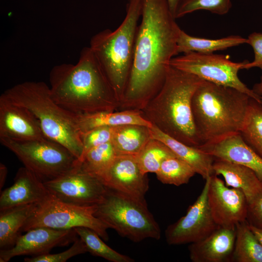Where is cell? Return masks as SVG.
I'll return each mask as SVG.
<instances>
[{"label": "cell", "mask_w": 262, "mask_h": 262, "mask_svg": "<svg viewBox=\"0 0 262 262\" xmlns=\"http://www.w3.org/2000/svg\"><path fill=\"white\" fill-rule=\"evenodd\" d=\"M132 66L119 110H142L165 81L171 59L178 54L180 29L167 0H142Z\"/></svg>", "instance_id": "1"}, {"label": "cell", "mask_w": 262, "mask_h": 262, "mask_svg": "<svg viewBox=\"0 0 262 262\" xmlns=\"http://www.w3.org/2000/svg\"><path fill=\"white\" fill-rule=\"evenodd\" d=\"M49 82L54 100L74 114L119 111V101L89 47L82 49L76 64L54 66Z\"/></svg>", "instance_id": "2"}, {"label": "cell", "mask_w": 262, "mask_h": 262, "mask_svg": "<svg viewBox=\"0 0 262 262\" xmlns=\"http://www.w3.org/2000/svg\"><path fill=\"white\" fill-rule=\"evenodd\" d=\"M203 81L170 66L162 87L141 110L143 117L169 136L187 145L199 147L191 103Z\"/></svg>", "instance_id": "3"}, {"label": "cell", "mask_w": 262, "mask_h": 262, "mask_svg": "<svg viewBox=\"0 0 262 262\" xmlns=\"http://www.w3.org/2000/svg\"><path fill=\"white\" fill-rule=\"evenodd\" d=\"M251 98L233 88L203 81L196 90L191 103L200 146L240 133Z\"/></svg>", "instance_id": "4"}, {"label": "cell", "mask_w": 262, "mask_h": 262, "mask_svg": "<svg viewBox=\"0 0 262 262\" xmlns=\"http://www.w3.org/2000/svg\"><path fill=\"white\" fill-rule=\"evenodd\" d=\"M0 97L28 109L39 122L47 138L63 145L78 161L80 159L83 147L77 115L54 100L46 83L28 81L18 83L7 89Z\"/></svg>", "instance_id": "5"}, {"label": "cell", "mask_w": 262, "mask_h": 262, "mask_svg": "<svg viewBox=\"0 0 262 262\" xmlns=\"http://www.w3.org/2000/svg\"><path fill=\"white\" fill-rule=\"evenodd\" d=\"M142 0H128L125 17L115 31L103 30L93 36L90 46L112 86L122 101L131 73Z\"/></svg>", "instance_id": "6"}, {"label": "cell", "mask_w": 262, "mask_h": 262, "mask_svg": "<svg viewBox=\"0 0 262 262\" xmlns=\"http://www.w3.org/2000/svg\"><path fill=\"white\" fill-rule=\"evenodd\" d=\"M95 215L109 228L133 242L161 237L159 226L145 199H136L107 187L103 199L96 204Z\"/></svg>", "instance_id": "7"}, {"label": "cell", "mask_w": 262, "mask_h": 262, "mask_svg": "<svg viewBox=\"0 0 262 262\" xmlns=\"http://www.w3.org/2000/svg\"><path fill=\"white\" fill-rule=\"evenodd\" d=\"M0 142L44 182L64 176L78 166V160L72 152L48 138L16 141L0 138Z\"/></svg>", "instance_id": "8"}, {"label": "cell", "mask_w": 262, "mask_h": 262, "mask_svg": "<svg viewBox=\"0 0 262 262\" xmlns=\"http://www.w3.org/2000/svg\"><path fill=\"white\" fill-rule=\"evenodd\" d=\"M96 204L79 205L63 201L52 194L36 204L31 215L21 230V232L38 228L47 227L56 229H70L86 227L96 232L104 241H108L107 230L110 229L97 217Z\"/></svg>", "instance_id": "9"}, {"label": "cell", "mask_w": 262, "mask_h": 262, "mask_svg": "<svg viewBox=\"0 0 262 262\" xmlns=\"http://www.w3.org/2000/svg\"><path fill=\"white\" fill-rule=\"evenodd\" d=\"M245 62H234L225 55L213 53L190 52L175 56L170 65L204 81L236 89L262 103V97L249 88L238 77Z\"/></svg>", "instance_id": "10"}, {"label": "cell", "mask_w": 262, "mask_h": 262, "mask_svg": "<svg viewBox=\"0 0 262 262\" xmlns=\"http://www.w3.org/2000/svg\"><path fill=\"white\" fill-rule=\"evenodd\" d=\"M210 177L205 180L202 192L189 207L186 214L166 229L165 237L169 245H179L199 241L218 227L213 218L208 203Z\"/></svg>", "instance_id": "11"}, {"label": "cell", "mask_w": 262, "mask_h": 262, "mask_svg": "<svg viewBox=\"0 0 262 262\" xmlns=\"http://www.w3.org/2000/svg\"><path fill=\"white\" fill-rule=\"evenodd\" d=\"M44 182L50 193L57 198L79 205L99 203L107 190L100 180L78 167L64 176Z\"/></svg>", "instance_id": "12"}, {"label": "cell", "mask_w": 262, "mask_h": 262, "mask_svg": "<svg viewBox=\"0 0 262 262\" xmlns=\"http://www.w3.org/2000/svg\"><path fill=\"white\" fill-rule=\"evenodd\" d=\"M208 203L218 227H235L246 220L248 203L243 192L229 188L214 174L210 177Z\"/></svg>", "instance_id": "13"}, {"label": "cell", "mask_w": 262, "mask_h": 262, "mask_svg": "<svg viewBox=\"0 0 262 262\" xmlns=\"http://www.w3.org/2000/svg\"><path fill=\"white\" fill-rule=\"evenodd\" d=\"M74 229H56L47 227L33 228L20 235L11 248L0 249V262H7L16 256H37L49 253L55 247L73 243L78 237Z\"/></svg>", "instance_id": "14"}, {"label": "cell", "mask_w": 262, "mask_h": 262, "mask_svg": "<svg viewBox=\"0 0 262 262\" xmlns=\"http://www.w3.org/2000/svg\"><path fill=\"white\" fill-rule=\"evenodd\" d=\"M102 182L111 189L140 200L145 199L149 188L147 174L141 172L132 155H117Z\"/></svg>", "instance_id": "15"}, {"label": "cell", "mask_w": 262, "mask_h": 262, "mask_svg": "<svg viewBox=\"0 0 262 262\" xmlns=\"http://www.w3.org/2000/svg\"><path fill=\"white\" fill-rule=\"evenodd\" d=\"M16 141L42 140L45 136L39 122L27 108L0 97V138Z\"/></svg>", "instance_id": "16"}, {"label": "cell", "mask_w": 262, "mask_h": 262, "mask_svg": "<svg viewBox=\"0 0 262 262\" xmlns=\"http://www.w3.org/2000/svg\"><path fill=\"white\" fill-rule=\"evenodd\" d=\"M50 194L43 181L26 167H22L18 169L13 184L1 192L0 211L38 204Z\"/></svg>", "instance_id": "17"}, {"label": "cell", "mask_w": 262, "mask_h": 262, "mask_svg": "<svg viewBox=\"0 0 262 262\" xmlns=\"http://www.w3.org/2000/svg\"><path fill=\"white\" fill-rule=\"evenodd\" d=\"M214 158L241 164L252 170L262 182V158L243 140L240 133L214 143L198 147Z\"/></svg>", "instance_id": "18"}, {"label": "cell", "mask_w": 262, "mask_h": 262, "mask_svg": "<svg viewBox=\"0 0 262 262\" xmlns=\"http://www.w3.org/2000/svg\"><path fill=\"white\" fill-rule=\"evenodd\" d=\"M235 240V227H218L204 239L190 244V260L193 262H231Z\"/></svg>", "instance_id": "19"}, {"label": "cell", "mask_w": 262, "mask_h": 262, "mask_svg": "<svg viewBox=\"0 0 262 262\" xmlns=\"http://www.w3.org/2000/svg\"><path fill=\"white\" fill-rule=\"evenodd\" d=\"M213 169L214 175H221L224 178L227 186L242 190L248 204L262 194V182L249 168L214 158Z\"/></svg>", "instance_id": "20"}, {"label": "cell", "mask_w": 262, "mask_h": 262, "mask_svg": "<svg viewBox=\"0 0 262 262\" xmlns=\"http://www.w3.org/2000/svg\"><path fill=\"white\" fill-rule=\"evenodd\" d=\"M150 129L153 138L166 144L177 157L191 165L203 179L206 180L214 174L213 157L197 147L187 145L169 136L153 125Z\"/></svg>", "instance_id": "21"}, {"label": "cell", "mask_w": 262, "mask_h": 262, "mask_svg": "<svg viewBox=\"0 0 262 262\" xmlns=\"http://www.w3.org/2000/svg\"><path fill=\"white\" fill-rule=\"evenodd\" d=\"M78 125L81 131L99 127H115L135 124L152 127V124L143 116L141 110H126L104 111L77 115Z\"/></svg>", "instance_id": "22"}, {"label": "cell", "mask_w": 262, "mask_h": 262, "mask_svg": "<svg viewBox=\"0 0 262 262\" xmlns=\"http://www.w3.org/2000/svg\"><path fill=\"white\" fill-rule=\"evenodd\" d=\"M151 127L135 124L113 127L111 142L116 155L136 156L152 138Z\"/></svg>", "instance_id": "23"}, {"label": "cell", "mask_w": 262, "mask_h": 262, "mask_svg": "<svg viewBox=\"0 0 262 262\" xmlns=\"http://www.w3.org/2000/svg\"><path fill=\"white\" fill-rule=\"evenodd\" d=\"M37 204L20 205L0 211V249L12 248Z\"/></svg>", "instance_id": "24"}, {"label": "cell", "mask_w": 262, "mask_h": 262, "mask_svg": "<svg viewBox=\"0 0 262 262\" xmlns=\"http://www.w3.org/2000/svg\"><path fill=\"white\" fill-rule=\"evenodd\" d=\"M246 43H247V38L239 35L208 39L191 36L180 29L177 41L178 53L190 52L212 53Z\"/></svg>", "instance_id": "25"}, {"label": "cell", "mask_w": 262, "mask_h": 262, "mask_svg": "<svg viewBox=\"0 0 262 262\" xmlns=\"http://www.w3.org/2000/svg\"><path fill=\"white\" fill-rule=\"evenodd\" d=\"M231 262H262V246L246 220L235 226V240Z\"/></svg>", "instance_id": "26"}, {"label": "cell", "mask_w": 262, "mask_h": 262, "mask_svg": "<svg viewBox=\"0 0 262 262\" xmlns=\"http://www.w3.org/2000/svg\"><path fill=\"white\" fill-rule=\"evenodd\" d=\"M116 156L110 142L89 150L78 161V167L102 181Z\"/></svg>", "instance_id": "27"}, {"label": "cell", "mask_w": 262, "mask_h": 262, "mask_svg": "<svg viewBox=\"0 0 262 262\" xmlns=\"http://www.w3.org/2000/svg\"><path fill=\"white\" fill-rule=\"evenodd\" d=\"M244 141L262 158V103L251 98L240 132Z\"/></svg>", "instance_id": "28"}, {"label": "cell", "mask_w": 262, "mask_h": 262, "mask_svg": "<svg viewBox=\"0 0 262 262\" xmlns=\"http://www.w3.org/2000/svg\"><path fill=\"white\" fill-rule=\"evenodd\" d=\"M196 173L191 165L174 155L166 158L155 174L162 183L179 186L187 183Z\"/></svg>", "instance_id": "29"}, {"label": "cell", "mask_w": 262, "mask_h": 262, "mask_svg": "<svg viewBox=\"0 0 262 262\" xmlns=\"http://www.w3.org/2000/svg\"><path fill=\"white\" fill-rule=\"evenodd\" d=\"M176 155L162 141L151 138L135 156L141 172L144 174L156 173L162 162L168 157Z\"/></svg>", "instance_id": "30"}, {"label": "cell", "mask_w": 262, "mask_h": 262, "mask_svg": "<svg viewBox=\"0 0 262 262\" xmlns=\"http://www.w3.org/2000/svg\"><path fill=\"white\" fill-rule=\"evenodd\" d=\"M74 229L85 244L88 252L92 255L101 257L112 262L134 261L130 257L122 254L109 247L93 229L86 227H77Z\"/></svg>", "instance_id": "31"}, {"label": "cell", "mask_w": 262, "mask_h": 262, "mask_svg": "<svg viewBox=\"0 0 262 262\" xmlns=\"http://www.w3.org/2000/svg\"><path fill=\"white\" fill-rule=\"evenodd\" d=\"M231 6V0H182L177 10L175 18L182 17L187 14L200 10L223 15L228 13Z\"/></svg>", "instance_id": "32"}, {"label": "cell", "mask_w": 262, "mask_h": 262, "mask_svg": "<svg viewBox=\"0 0 262 262\" xmlns=\"http://www.w3.org/2000/svg\"><path fill=\"white\" fill-rule=\"evenodd\" d=\"M113 127H99L80 132L83 147L81 158L90 149L111 141Z\"/></svg>", "instance_id": "33"}, {"label": "cell", "mask_w": 262, "mask_h": 262, "mask_svg": "<svg viewBox=\"0 0 262 262\" xmlns=\"http://www.w3.org/2000/svg\"><path fill=\"white\" fill-rule=\"evenodd\" d=\"M88 252L87 248L79 237L73 242L72 246L68 249L56 254L48 253L37 256L26 257L25 262H65L70 258Z\"/></svg>", "instance_id": "34"}, {"label": "cell", "mask_w": 262, "mask_h": 262, "mask_svg": "<svg viewBox=\"0 0 262 262\" xmlns=\"http://www.w3.org/2000/svg\"><path fill=\"white\" fill-rule=\"evenodd\" d=\"M247 44L253 49L254 59L251 62L246 61L243 69L259 67L262 70V33H253L247 38Z\"/></svg>", "instance_id": "35"}, {"label": "cell", "mask_w": 262, "mask_h": 262, "mask_svg": "<svg viewBox=\"0 0 262 262\" xmlns=\"http://www.w3.org/2000/svg\"><path fill=\"white\" fill-rule=\"evenodd\" d=\"M246 220L249 224L262 228V194L248 204Z\"/></svg>", "instance_id": "36"}, {"label": "cell", "mask_w": 262, "mask_h": 262, "mask_svg": "<svg viewBox=\"0 0 262 262\" xmlns=\"http://www.w3.org/2000/svg\"><path fill=\"white\" fill-rule=\"evenodd\" d=\"M7 168L6 166L2 163L0 164V189L4 185L7 175Z\"/></svg>", "instance_id": "37"}, {"label": "cell", "mask_w": 262, "mask_h": 262, "mask_svg": "<svg viewBox=\"0 0 262 262\" xmlns=\"http://www.w3.org/2000/svg\"><path fill=\"white\" fill-rule=\"evenodd\" d=\"M181 0H167L169 10L175 18L177 10Z\"/></svg>", "instance_id": "38"}, {"label": "cell", "mask_w": 262, "mask_h": 262, "mask_svg": "<svg viewBox=\"0 0 262 262\" xmlns=\"http://www.w3.org/2000/svg\"><path fill=\"white\" fill-rule=\"evenodd\" d=\"M250 229L262 246V228L249 224Z\"/></svg>", "instance_id": "39"}, {"label": "cell", "mask_w": 262, "mask_h": 262, "mask_svg": "<svg viewBox=\"0 0 262 262\" xmlns=\"http://www.w3.org/2000/svg\"><path fill=\"white\" fill-rule=\"evenodd\" d=\"M252 89L257 95L262 97V75L260 82L255 83Z\"/></svg>", "instance_id": "40"}]
</instances>
